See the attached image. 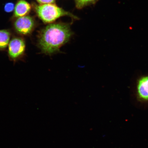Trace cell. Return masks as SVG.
<instances>
[{
    "label": "cell",
    "instance_id": "1",
    "mask_svg": "<svg viewBox=\"0 0 148 148\" xmlns=\"http://www.w3.org/2000/svg\"><path fill=\"white\" fill-rule=\"evenodd\" d=\"M73 34L69 24H50L39 33L38 47L42 53L46 55L51 56L60 53V48L69 41Z\"/></svg>",
    "mask_w": 148,
    "mask_h": 148
},
{
    "label": "cell",
    "instance_id": "2",
    "mask_svg": "<svg viewBox=\"0 0 148 148\" xmlns=\"http://www.w3.org/2000/svg\"><path fill=\"white\" fill-rule=\"evenodd\" d=\"M38 17L44 23H51L62 16H68L77 19L76 16L66 12L53 3L37 5L35 8Z\"/></svg>",
    "mask_w": 148,
    "mask_h": 148
},
{
    "label": "cell",
    "instance_id": "3",
    "mask_svg": "<svg viewBox=\"0 0 148 148\" xmlns=\"http://www.w3.org/2000/svg\"><path fill=\"white\" fill-rule=\"evenodd\" d=\"M26 49L25 42L23 38L16 37L11 40L8 45V55L10 60L16 62L23 58Z\"/></svg>",
    "mask_w": 148,
    "mask_h": 148
},
{
    "label": "cell",
    "instance_id": "4",
    "mask_svg": "<svg viewBox=\"0 0 148 148\" xmlns=\"http://www.w3.org/2000/svg\"><path fill=\"white\" fill-rule=\"evenodd\" d=\"M34 25V20L28 16L18 17L14 23V27L16 31L23 35H27L31 33Z\"/></svg>",
    "mask_w": 148,
    "mask_h": 148
},
{
    "label": "cell",
    "instance_id": "5",
    "mask_svg": "<svg viewBox=\"0 0 148 148\" xmlns=\"http://www.w3.org/2000/svg\"><path fill=\"white\" fill-rule=\"evenodd\" d=\"M138 99L142 101H148V76L140 77L137 84Z\"/></svg>",
    "mask_w": 148,
    "mask_h": 148
},
{
    "label": "cell",
    "instance_id": "6",
    "mask_svg": "<svg viewBox=\"0 0 148 148\" xmlns=\"http://www.w3.org/2000/svg\"><path fill=\"white\" fill-rule=\"evenodd\" d=\"M31 9V5L27 2L25 0H20L15 7L14 15L17 17L25 16L30 12Z\"/></svg>",
    "mask_w": 148,
    "mask_h": 148
},
{
    "label": "cell",
    "instance_id": "7",
    "mask_svg": "<svg viewBox=\"0 0 148 148\" xmlns=\"http://www.w3.org/2000/svg\"><path fill=\"white\" fill-rule=\"evenodd\" d=\"M10 33L7 30H0V51H3L8 47L10 41Z\"/></svg>",
    "mask_w": 148,
    "mask_h": 148
},
{
    "label": "cell",
    "instance_id": "8",
    "mask_svg": "<svg viewBox=\"0 0 148 148\" xmlns=\"http://www.w3.org/2000/svg\"><path fill=\"white\" fill-rule=\"evenodd\" d=\"M97 0H75L76 6L77 9H81L87 5L93 4Z\"/></svg>",
    "mask_w": 148,
    "mask_h": 148
},
{
    "label": "cell",
    "instance_id": "9",
    "mask_svg": "<svg viewBox=\"0 0 148 148\" xmlns=\"http://www.w3.org/2000/svg\"><path fill=\"white\" fill-rule=\"evenodd\" d=\"M14 5L13 3L9 2L5 3L4 9L5 12L9 13L12 12L14 10Z\"/></svg>",
    "mask_w": 148,
    "mask_h": 148
},
{
    "label": "cell",
    "instance_id": "10",
    "mask_svg": "<svg viewBox=\"0 0 148 148\" xmlns=\"http://www.w3.org/2000/svg\"><path fill=\"white\" fill-rule=\"evenodd\" d=\"M37 1L40 4H45V3H53L55 0H37Z\"/></svg>",
    "mask_w": 148,
    "mask_h": 148
}]
</instances>
